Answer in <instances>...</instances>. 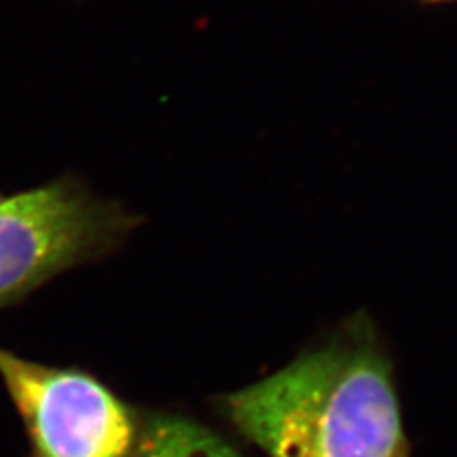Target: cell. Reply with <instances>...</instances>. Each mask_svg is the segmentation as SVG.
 Here are the masks:
<instances>
[{"label": "cell", "instance_id": "6da1fadb", "mask_svg": "<svg viewBox=\"0 0 457 457\" xmlns=\"http://www.w3.org/2000/svg\"><path fill=\"white\" fill-rule=\"evenodd\" d=\"M218 406L267 457H411L391 356L366 314Z\"/></svg>", "mask_w": 457, "mask_h": 457}, {"label": "cell", "instance_id": "7a4b0ae2", "mask_svg": "<svg viewBox=\"0 0 457 457\" xmlns=\"http://www.w3.org/2000/svg\"><path fill=\"white\" fill-rule=\"evenodd\" d=\"M0 379L18 410L29 457H208L206 427L141 410L79 366H54L0 345Z\"/></svg>", "mask_w": 457, "mask_h": 457}, {"label": "cell", "instance_id": "3957f363", "mask_svg": "<svg viewBox=\"0 0 457 457\" xmlns=\"http://www.w3.org/2000/svg\"><path fill=\"white\" fill-rule=\"evenodd\" d=\"M137 225L119 203L77 178L0 200V309L16 305L65 270L111 253Z\"/></svg>", "mask_w": 457, "mask_h": 457}, {"label": "cell", "instance_id": "277c9868", "mask_svg": "<svg viewBox=\"0 0 457 457\" xmlns=\"http://www.w3.org/2000/svg\"><path fill=\"white\" fill-rule=\"evenodd\" d=\"M0 200H3V195H0Z\"/></svg>", "mask_w": 457, "mask_h": 457}]
</instances>
